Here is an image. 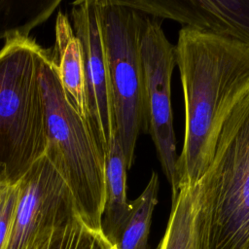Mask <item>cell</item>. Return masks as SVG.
Segmentation results:
<instances>
[{
    "label": "cell",
    "instance_id": "6da1fadb",
    "mask_svg": "<svg viewBox=\"0 0 249 249\" xmlns=\"http://www.w3.org/2000/svg\"><path fill=\"white\" fill-rule=\"evenodd\" d=\"M185 103V136L176 161L178 190L208 167L225 120L249 89V45L183 26L175 46Z\"/></svg>",
    "mask_w": 249,
    "mask_h": 249
},
{
    "label": "cell",
    "instance_id": "7a4b0ae2",
    "mask_svg": "<svg viewBox=\"0 0 249 249\" xmlns=\"http://www.w3.org/2000/svg\"><path fill=\"white\" fill-rule=\"evenodd\" d=\"M44 54L29 37L8 40L0 51V183L8 187L17 185L46 152Z\"/></svg>",
    "mask_w": 249,
    "mask_h": 249
},
{
    "label": "cell",
    "instance_id": "3957f363",
    "mask_svg": "<svg viewBox=\"0 0 249 249\" xmlns=\"http://www.w3.org/2000/svg\"><path fill=\"white\" fill-rule=\"evenodd\" d=\"M203 249H249V89L229 113L196 182Z\"/></svg>",
    "mask_w": 249,
    "mask_h": 249
},
{
    "label": "cell",
    "instance_id": "277c9868",
    "mask_svg": "<svg viewBox=\"0 0 249 249\" xmlns=\"http://www.w3.org/2000/svg\"><path fill=\"white\" fill-rule=\"evenodd\" d=\"M41 86L47 129L45 156L68 186L82 221L93 230L102 231L105 158L88 123L66 98L46 50Z\"/></svg>",
    "mask_w": 249,
    "mask_h": 249
},
{
    "label": "cell",
    "instance_id": "5b68a950",
    "mask_svg": "<svg viewBox=\"0 0 249 249\" xmlns=\"http://www.w3.org/2000/svg\"><path fill=\"white\" fill-rule=\"evenodd\" d=\"M115 113L117 137L126 169L135 160L139 133L145 132L144 77L140 38L146 15L123 1L97 0Z\"/></svg>",
    "mask_w": 249,
    "mask_h": 249
},
{
    "label": "cell",
    "instance_id": "8992f818",
    "mask_svg": "<svg viewBox=\"0 0 249 249\" xmlns=\"http://www.w3.org/2000/svg\"><path fill=\"white\" fill-rule=\"evenodd\" d=\"M161 20L146 15L140 38L145 132H149L152 137L173 197L178 193V156L171 111V76L176 65V53L175 46L169 42L162 30Z\"/></svg>",
    "mask_w": 249,
    "mask_h": 249
},
{
    "label": "cell",
    "instance_id": "52a82bcc",
    "mask_svg": "<svg viewBox=\"0 0 249 249\" xmlns=\"http://www.w3.org/2000/svg\"><path fill=\"white\" fill-rule=\"evenodd\" d=\"M18 186V200L3 249H33L53 229L79 215L68 186L45 155Z\"/></svg>",
    "mask_w": 249,
    "mask_h": 249
},
{
    "label": "cell",
    "instance_id": "ba28073f",
    "mask_svg": "<svg viewBox=\"0 0 249 249\" xmlns=\"http://www.w3.org/2000/svg\"><path fill=\"white\" fill-rule=\"evenodd\" d=\"M71 25L83 54L87 123L105 158L117 129L97 0L73 2Z\"/></svg>",
    "mask_w": 249,
    "mask_h": 249
},
{
    "label": "cell",
    "instance_id": "9c48e42d",
    "mask_svg": "<svg viewBox=\"0 0 249 249\" xmlns=\"http://www.w3.org/2000/svg\"><path fill=\"white\" fill-rule=\"evenodd\" d=\"M124 5L160 19L190 26L249 45V0H142Z\"/></svg>",
    "mask_w": 249,
    "mask_h": 249
},
{
    "label": "cell",
    "instance_id": "30bf717a",
    "mask_svg": "<svg viewBox=\"0 0 249 249\" xmlns=\"http://www.w3.org/2000/svg\"><path fill=\"white\" fill-rule=\"evenodd\" d=\"M49 55L53 61L65 96L87 122L84 61L80 42L68 17L58 12L55 21V42Z\"/></svg>",
    "mask_w": 249,
    "mask_h": 249
},
{
    "label": "cell",
    "instance_id": "8fae6325",
    "mask_svg": "<svg viewBox=\"0 0 249 249\" xmlns=\"http://www.w3.org/2000/svg\"><path fill=\"white\" fill-rule=\"evenodd\" d=\"M202 206L197 183L179 187L171 197V211L157 249H203Z\"/></svg>",
    "mask_w": 249,
    "mask_h": 249
},
{
    "label": "cell",
    "instance_id": "7c38bea8",
    "mask_svg": "<svg viewBox=\"0 0 249 249\" xmlns=\"http://www.w3.org/2000/svg\"><path fill=\"white\" fill-rule=\"evenodd\" d=\"M126 165L117 135L105 157V201L101 221L104 235L116 245L130 215L126 197Z\"/></svg>",
    "mask_w": 249,
    "mask_h": 249
},
{
    "label": "cell",
    "instance_id": "4fadbf2b",
    "mask_svg": "<svg viewBox=\"0 0 249 249\" xmlns=\"http://www.w3.org/2000/svg\"><path fill=\"white\" fill-rule=\"evenodd\" d=\"M59 4V0H0V40L29 37Z\"/></svg>",
    "mask_w": 249,
    "mask_h": 249
},
{
    "label": "cell",
    "instance_id": "5bb4252c",
    "mask_svg": "<svg viewBox=\"0 0 249 249\" xmlns=\"http://www.w3.org/2000/svg\"><path fill=\"white\" fill-rule=\"evenodd\" d=\"M159 190V175L153 172L141 195L130 201V215L116 244L118 249H148V237Z\"/></svg>",
    "mask_w": 249,
    "mask_h": 249
},
{
    "label": "cell",
    "instance_id": "9a60e30c",
    "mask_svg": "<svg viewBox=\"0 0 249 249\" xmlns=\"http://www.w3.org/2000/svg\"><path fill=\"white\" fill-rule=\"evenodd\" d=\"M33 249H118L102 232L87 226L79 215L53 229Z\"/></svg>",
    "mask_w": 249,
    "mask_h": 249
},
{
    "label": "cell",
    "instance_id": "2e32d148",
    "mask_svg": "<svg viewBox=\"0 0 249 249\" xmlns=\"http://www.w3.org/2000/svg\"><path fill=\"white\" fill-rule=\"evenodd\" d=\"M18 195V184L9 187L0 209V249L4 248L7 236L12 224Z\"/></svg>",
    "mask_w": 249,
    "mask_h": 249
},
{
    "label": "cell",
    "instance_id": "e0dca14e",
    "mask_svg": "<svg viewBox=\"0 0 249 249\" xmlns=\"http://www.w3.org/2000/svg\"><path fill=\"white\" fill-rule=\"evenodd\" d=\"M9 187L0 183V209H1V206L3 204V201H4V198H5V196L7 194V191H8Z\"/></svg>",
    "mask_w": 249,
    "mask_h": 249
}]
</instances>
